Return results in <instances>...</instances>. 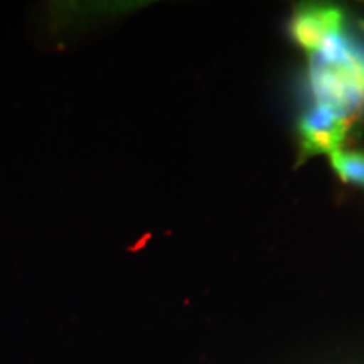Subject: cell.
I'll use <instances>...</instances> for the list:
<instances>
[{
  "instance_id": "obj_2",
  "label": "cell",
  "mask_w": 364,
  "mask_h": 364,
  "mask_svg": "<svg viewBox=\"0 0 364 364\" xmlns=\"http://www.w3.org/2000/svg\"><path fill=\"white\" fill-rule=\"evenodd\" d=\"M349 130V118L332 112L331 108L316 105L300 120V149L302 156H317L341 150Z\"/></svg>"
},
{
  "instance_id": "obj_4",
  "label": "cell",
  "mask_w": 364,
  "mask_h": 364,
  "mask_svg": "<svg viewBox=\"0 0 364 364\" xmlns=\"http://www.w3.org/2000/svg\"><path fill=\"white\" fill-rule=\"evenodd\" d=\"M343 31V16L334 7H304L295 16L292 33L307 51H317L331 36Z\"/></svg>"
},
{
  "instance_id": "obj_5",
  "label": "cell",
  "mask_w": 364,
  "mask_h": 364,
  "mask_svg": "<svg viewBox=\"0 0 364 364\" xmlns=\"http://www.w3.org/2000/svg\"><path fill=\"white\" fill-rule=\"evenodd\" d=\"M331 164L344 182L364 186V154L338 150L331 156Z\"/></svg>"
},
{
  "instance_id": "obj_3",
  "label": "cell",
  "mask_w": 364,
  "mask_h": 364,
  "mask_svg": "<svg viewBox=\"0 0 364 364\" xmlns=\"http://www.w3.org/2000/svg\"><path fill=\"white\" fill-rule=\"evenodd\" d=\"M59 7L70 19L68 22H43L46 29L41 34L49 39H56L59 33L71 41L97 33L108 26V14L115 11L108 4H59Z\"/></svg>"
},
{
  "instance_id": "obj_1",
  "label": "cell",
  "mask_w": 364,
  "mask_h": 364,
  "mask_svg": "<svg viewBox=\"0 0 364 364\" xmlns=\"http://www.w3.org/2000/svg\"><path fill=\"white\" fill-rule=\"evenodd\" d=\"M311 85L317 105L351 118L364 103V58L343 31L311 53Z\"/></svg>"
}]
</instances>
